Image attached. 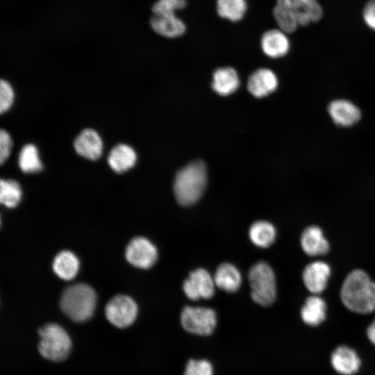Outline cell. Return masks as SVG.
Listing matches in <instances>:
<instances>
[{
  "mask_svg": "<svg viewBox=\"0 0 375 375\" xmlns=\"http://www.w3.org/2000/svg\"><path fill=\"white\" fill-rule=\"evenodd\" d=\"M183 375H213V367L205 359H190L186 363Z\"/></svg>",
  "mask_w": 375,
  "mask_h": 375,
  "instance_id": "83f0119b",
  "label": "cell"
},
{
  "mask_svg": "<svg viewBox=\"0 0 375 375\" xmlns=\"http://www.w3.org/2000/svg\"><path fill=\"white\" fill-rule=\"evenodd\" d=\"M206 184L205 164L201 160L190 162L176 174L173 188L177 201L184 206L196 203L204 192Z\"/></svg>",
  "mask_w": 375,
  "mask_h": 375,
  "instance_id": "3957f363",
  "label": "cell"
},
{
  "mask_svg": "<svg viewBox=\"0 0 375 375\" xmlns=\"http://www.w3.org/2000/svg\"><path fill=\"white\" fill-rule=\"evenodd\" d=\"M40 342L38 350L45 358L61 361L67 358L72 348L67 332L59 324L48 323L38 330Z\"/></svg>",
  "mask_w": 375,
  "mask_h": 375,
  "instance_id": "5b68a950",
  "label": "cell"
},
{
  "mask_svg": "<svg viewBox=\"0 0 375 375\" xmlns=\"http://www.w3.org/2000/svg\"><path fill=\"white\" fill-rule=\"evenodd\" d=\"M150 23L155 32L167 38L178 37L185 31V25L175 14H153Z\"/></svg>",
  "mask_w": 375,
  "mask_h": 375,
  "instance_id": "ac0fdd59",
  "label": "cell"
},
{
  "mask_svg": "<svg viewBox=\"0 0 375 375\" xmlns=\"http://www.w3.org/2000/svg\"><path fill=\"white\" fill-rule=\"evenodd\" d=\"M125 256L127 261L132 265L141 269H148L156 262L158 251L150 240L144 237H136L127 245Z\"/></svg>",
  "mask_w": 375,
  "mask_h": 375,
  "instance_id": "9c48e42d",
  "label": "cell"
},
{
  "mask_svg": "<svg viewBox=\"0 0 375 375\" xmlns=\"http://www.w3.org/2000/svg\"><path fill=\"white\" fill-rule=\"evenodd\" d=\"M19 167L26 173L38 172L42 169L37 147L31 143L25 144L20 150L18 158Z\"/></svg>",
  "mask_w": 375,
  "mask_h": 375,
  "instance_id": "d4e9b609",
  "label": "cell"
},
{
  "mask_svg": "<svg viewBox=\"0 0 375 375\" xmlns=\"http://www.w3.org/2000/svg\"><path fill=\"white\" fill-rule=\"evenodd\" d=\"M248 277L253 301L262 306L272 305L276 297V278L272 267L260 261L251 267Z\"/></svg>",
  "mask_w": 375,
  "mask_h": 375,
  "instance_id": "8992f818",
  "label": "cell"
},
{
  "mask_svg": "<svg viewBox=\"0 0 375 375\" xmlns=\"http://www.w3.org/2000/svg\"><path fill=\"white\" fill-rule=\"evenodd\" d=\"M273 15L280 29L292 33L299 26H306L319 21L323 10L317 0H277Z\"/></svg>",
  "mask_w": 375,
  "mask_h": 375,
  "instance_id": "6da1fadb",
  "label": "cell"
},
{
  "mask_svg": "<svg viewBox=\"0 0 375 375\" xmlns=\"http://www.w3.org/2000/svg\"><path fill=\"white\" fill-rule=\"evenodd\" d=\"M328 112L333 122L341 127L352 126L361 117L360 108L352 101L344 99L330 102Z\"/></svg>",
  "mask_w": 375,
  "mask_h": 375,
  "instance_id": "8fae6325",
  "label": "cell"
},
{
  "mask_svg": "<svg viewBox=\"0 0 375 375\" xmlns=\"http://www.w3.org/2000/svg\"><path fill=\"white\" fill-rule=\"evenodd\" d=\"M326 304L318 296H311L306 299L301 310V317L303 322L310 326H317L325 319Z\"/></svg>",
  "mask_w": 375,
  "mask_h": 375,
  "instance_id": "7402d4cb",
  "label": "cell"
},
{
  "mask_svg": "<svg viewBox=\"0 0 375 375\" xmlns=\"http://www.w3.org/2000/svg\"><path fill=\"white\" fill-rule=\"evenodd\" d=\"M333 368L342 375H353L360 369L361 362L357 353L347 346H340L331 356Z\"/></svg>",
  "mask_w": 375,
  "mask_h": 375,
  "instance_id": "9a60e30c",
  "label": "cell"
},
{
  "mask_svg": "<svg viewBox=\"0 0 375 375\" xmlns=\"http://www.w3.org/2000/svg\"><path fill=\"white\" fill-rule=\"evenodd\" d=\"M330 274L331 268L327 263L315 261L305 267L303 281L310 292L319 294L326 288Z\"/></svg>",
  "mask_w": 375,
  "mask_h": 375,
  "instance_id": "5bb4252c",
  "label": "cell"
},
{
  "mask_svg": "<svg viewBox=\"0 0 375 375\" xmlns=\"http://www.w3.org/2000/svg\"><path fill=\"white\" fill-rule=\"evenodd\" d=\"M15 94L11 85L6 80L0 81V112L8 110L14 101Z\"/></svg>",
  "mask_w": 375,
  "mask_h": 375,
  "instance_id": "f546056e",
  "label": "cell"
},
{
  "mask_svg": "<svg viewBox=\"0 0 375 375\" xmlns=\"http://www.w3.org/2000/svg\"><path fill=\"white\" fill-rule=\"evenodd\" d=\"M105 313L108 320L114 326L124 328L130 326L135 320L138 306L128 296L116 295L106 304Z\"/></svg>",
  "mask_w": 375,
  "mask_h": 375,
  "instance_id": "ba28073f",
  "label": "cell"
},
{
  "mask_svg": "<svg viewBox=\"0 0 375 375\" xmlns=\"http://www.w3.org/2000/svg\"><path fill=\"white\" fill-rule=\"evenodd\" d=\"M249 235L257 247L267 248L274 242L276 232L274 226L267 221H257L250 227Z\"/></svg>",
  "mask_w": 375,
  "mask_h": 375,
  "instance_id": "cb8c5ba5",
  "label": "cell"
},
{
  "mask_svg": "<svg viewBox=\"0 0 375 375\" xmlns=\"http://www.w3.org/2000/svg\"><path fill=\"white\" fill-rule=\"evenodd\" d=\"M186 6L185 0H158L152 7L153 14H175Z\"/></svg>",
  "mask_w": 375,
  "mask_h": 375,
  "instance_id": "f1b7e54d",
  "label": "cell"
},
{
  "mask_svg": "<svg viewBox=\"0 0 375 375\" xmlns=\"http://www.w3.org/2000/svg\"><path fill=\"white\" fill-rule=\"evenodd\" d=\"M247 10L246 0H217V10L224 18L232 22L240 20Z\"/></svg>",
  "mask_w": 375,
  "mask_h": 375,
  "instance_id": "484cf974",
  "label": "cell"
},
{
  "mask_svg": "<svg viewBox=\"0 0 375 375\" xmlns=\"http://www.w3.org/2000/svg\"><path fill=\"white\" fill-rule=\"evenodd\" d=\"M367 335L369 341L375 345V319L368 326Z\"/></svg>",
  "mask_w": 375,
  "mask_h": 375,
  "instance_id": "d6a6232c",
  "label": "cell"
},
{
  "mask_svg": "<svg viewBox=\"0 0 375 375\" xmlns=\"http://www.w3.org/2000/svg\"><path fill=\"white\" fill-rule=\"evenodd\" d=\"M12 139L10 134L3 129L0 131V162L3 164L10 154Z\"/></svg>",
  "mask_w": 375,
  "mask_h": 375,
  "instance_id": "4dcf8cb0",
  "label": "cell"
},
{
  "mask_svg": "<svg viewBox=\"0 0 375 375\" xmlns=\"http://www.w3.org/2000/svg\"><path fill=\"white\" fill-rule=\"evenodd\" d=\"M278 85L276 74L271 69L261 68L252 73L247 82V89L254 97L261 98L274 92Z\"/></svg>",
  "mask_w": 375,
  "mask_h": 375,
  "instance_id": "7c38bea8",
  "label": "cell"
},
{
  "mask_svg": "<svg viewBox=\"0 0 375 375\" xmlns=\"http://www.w3.org/2000/svg\"><path fill=\"white\" fill-rule=\"evenodd\" d=\"M183 328L197 335H209L215 331L217 319L215 311L201 306H186L180 316Z\"/></svg>",
  "mask_w": 375,
  "mask_h": 375,
  "instance_id": "52a82bcc",
  "label": "cell"
},
{
  "mask_svg": "<svg viewBox=\"0 0 375 375\" xmlns=\"http://www.w3.org/2000/svg\"><path fill=\"white\" fill-rule=\"evenodd\" d=\"M22 197V190L19 184L14 180L0 181V201L8 208L15 207Z\"/></svg>",
  "mask_w": 375,
  "mask_h": 375,
  "instance_id": "4316f807",
  "label": "cell"
},
{
  "mask_svg": "<svg viewBox=\"0 0 375 375\" xmlns=\"http://www.w3.org/2000/svg\"><path fill=\"white\" fill-rule=\"evenodd\" d=\"M286 34L281 29L266 31L261 38V47L265 54L272 58L285 56L290 48V40Z\"/></svg>",
  "mask_w": 375,
  "mask_h": 375,
  "instance_id": "2e32d148",
  "label": "cell"
},
{
  "mask_svg": "<svg viewBox=\"0 0 375 375\" xmlns=\"http://www.w3.org/2000/svg\"><path fill=\"white\" fill-rule=\"evenodd\" d=\"M301 245L303 251L312 256L324 255L329 249V244L322 229L317 226L307 227L301 236Z\"/></svg>",
  "mask_w": 375,
  "mask_h": 375,
  "instance_id": "e0dca14e",
  "label": "cell"
},
{
  "mask_svg": "<svg viewBox=\"0 0 375 375\" xmlns=\"http://www.w3.org/2000/svg\"><path fill=\"white\" fill-rule=\"evenodd\" d=\"M215 285L227 292H235L240 287L242 276L240 271L231 263H222L214 275Z\"/></svg>",
  "mask_w": 375,
  "mask_h": 375,
  "instance_id": "44dd1931",
  "label": "cell"
},
{
  "mask_svg": "<svg viewBox=\"0 0 375 375\" xmlns=\"http://www.w3.org/2000/svg\"><path fill=\"white\" fill-rule=\"evenodd\" d=\"M52 267L58 277L69 281L74 278L78 273L79 262L74 253L62 251L55 257Z\"/></svg>",
  "mask_w": 375,
  "mask_h": 375,
  "instance_id": "603a6c76",
  "label": "cell"
},
{
  "mask_svg": "<svg viewBox=\"0 0 375 375\" xmlns=\"http://www.w3.org/2000/svg\"><path fill=\"white\" fill-rule=\"evenodd\" d=\"M362 18L365 24L375 31V0H369L366 3L362 10Z\"/></svg>",
  "mask_w": 375,
  "mask_h": 375,
  "instance_id": "1f68e13d",
  "label": "cell"
},
{
  "mask_svg": "<svg viewBox=\"0 0 375 375\" xmlns=\"http://www.w3.org/2000/svg\"><path fill=\"white\" fill-rule=\"evenodd\" d=\"M97 303L94 290L85 283H76L67 287L62 292L60 306L72 320L83 322L93 315Z\"/></svg>",
  "mask_w": 375,
  "mask_h": 375,
  "instance_id": "277c9868",
  "label": "cell"
},
{
  "mask_svg": "<svg viewBox=\"0 0 375 375\" xmlns=\"http://www.w3.org/2000/svg\"><path fill=\"white\" fill-rule=\"evenodd\" d=\"M107 160L113 171L122 173L135 165L137 155L131 146L121 143L115 146L110 151Z\"/></svg>",
  "mask_w": 375,
  "mask_h": 375,
  "instance_id": "d6986e66",
  "label": "cell"
},
{
  "mask_svg": "<svg viewBox=\"0 0 375 375\" xmlns=\"http://www.w3.org/2000/svg\"><path fill=\"white\" fill-rule=\"evenodd\" d=\"M340 297L350 310L368 314L375 310V282L364 271L355 269L344 279Z\"/></svg>",
  "mask_w": 375,
  "mask_h": 375,
  "instance_id": "7a4b0ae2",
  "label": "cell"
},
{
  "mask_svg": "<svg viewBox=\"0 0 375 375\" xmlns=\"http://www.w3.org/2000/svg\"><path fill=\"white\" fill-rule=\"evenodd\" d=\"M74 147L80 156L95 160L102 154L103 141L95 130L85 128L75 138Z\"/></svg>",
  "mask_w": 375,
  "mask_h": 375,
  "instance_id": "4fadbf2b",
  "label": "cell"
},
{
  "mask_svg": "<svg viewBox=\"0 0 375 375\" xmlns=\"http://www.w3.org/2000/svg\"><path fill=\"white\" fill-rule=\"evenodd\" d=\"M215 287L213 277L206 269L199 268L190 274L183 283V289L188 299L196 301L212 297Z\"/></svg>",
  "mask_w": 375,
  "mask_h": 375,
  "instance_id": "30bf717a",
  "label": "cell"
},
{
  "mask_svg": "<svg viewBox=\"0 0 375 375\" xmlns=\"http://www.w3.org/2000/svg\"><path fill=\"white\" fill-rule=\"evenodd\" d=\"M240 86V78L237 72L232 67H221L212 75V88L221 96H227L235 92Z\"/></svg>",
  "mask_w": 375,
  "mask_h": 375,
  "instance_id": "ffe728a7",
  "label": "cell"
}]
</instances>
